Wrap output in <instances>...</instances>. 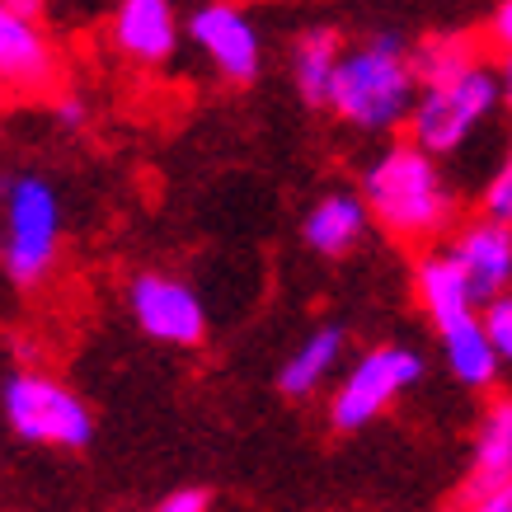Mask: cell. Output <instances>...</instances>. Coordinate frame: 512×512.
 <instances>
[{
	"mask_svg": "<svg viewBox=\"0 0 512 512\" xmlns=\"http://www.w3.org/2000/svg\"><path fill=\"white\" fill-rule=\"evenodd\" d=\"M419 99V66L414 47L400 33H372L362 43L343 47L339 76L329 90V113L357 132H395L409 127Z\"/></svg>",
	"mask_w": 512,
	"mask_h": 512,
	"instance_id": "cell-2",
	"label": "cell"
},
{
	"mask_svg": "<svg viewBox=\"0 0 512 512\" xmlns=\"http://www.w3.org/2000/svg\"><path fill=\"white\" fill-rule=\"evenodd\" d=\"M52 118L62 127H85V118H90V109L80 104L76 94H62V99H52Z\"/></svg>",
	"mask_w": 512,
	"mask_h": 512,
	"instance_id": "cell-23",
	"label": "cell"
},
{
	"mask_svg": "<svg viewBox=\"0 0 512 512\" xmlns=\"http://www.w3.org/2000/svg\"><path fill=\"white\" fill-rule=\"evenodd\" d=\"M188 38L198 43V52L207 62L217 66V76L231 80V85H249V80L259 76V66H264L259 29L231 0H212V5L193 10L188 15Z\"/></svg>",
	"mask_w": 512,
	"mask_h": 512,
	"instance_id": "cell-8",
	"label": "cell"
},
{
	"mask_svg": "<svg viewBox=\"0 0 512 512\" xmlns=\"http://www.w3.org/2000/svg\"><path fill=\"white\" fill-rule=\"evenodd\" d=\"M0 404H5V423H10V433L19 442L57 447V451L90 447V437H94L90 409H85V400H80L76 390H66L52 376L10 372L5 376V390H0Z\"/></svg>",
	"mask_w": 512,
	"mask_h": 512,
	"instance_id": "cell-5",
	"label": "cell"
},
{
	"mask_svg": "<svg viewBox=\"0 0 512 512\" xmlns=\"http://www.w3.org/2000/svg\"><path fill=\"white\" fill-rule=\"evenodd\" d=\"M372 226L400 245H433L456 226V188L433 151L419 141H395L362 170V188Z\"/></svg>",
	"mask_w": 512,
	"mask_h": 512,
	"instance_id": "cell-1",
	"label": "cell"
},
{
	"mask_svg": "<svg viewBox=\"0 0 512 512\" xmlns=\"http://www.w3.org/2000/svg\"><path fill=\"white\" fill-rule=\"evenodd\" d=\"M47 0H0V10H19V15H43Z\"/></svg>",
	"mask_w": 512,
	"mask_h": 512,
	"instance_id": "cell-25",
	"label": "cell"
},
{
	"mask_svg": "<svg viewBox=\"0 0 512 512\" xmlns=\"http://www.w3.org/2000/svg\"><path fill=\"white\" fill-rule=\"evenodd\" d=\"M423 376V357L404 343H376L339 376L329 395V428L334 433H362L372 428L404 390H414Z\"/></svg>",
	"mask_w": 512,
	"mask_h": 512,
	"instance_id": "cell-6",
	"label": "cell"
},
{
	"mask_svg": "<svg viewBox=\"0 0 512 512\" xmlns=\"http://www.w3.org/2000/svg\"><path fill=\"white\" fill-rule=\"evenodd\" d=\"M503 104L508 99H503L498 66L489 57H475V62L419 85V99L409 113V141H419L437 160H451L480 137Z\"/></svg>",
	"mask_w": 512,
	"mask_h": 512,
	"instance_id": "cell-3",
	"label": "cell"
},
{
	"mask_svg": "<svg viewBox=\"0 0 512 512\" xmlns=\"http://www.w3.org/2000/svg\"><path fill=\"white\" fill-rule=\"evenodd\" d=\"M0 80L10 99H43L62 80L57 43L47 38L38 15L0 10Z\"/></svg>",
	"mask_w": 512,
	"mask_h": 512,
	"instance_id": "cell-9",
	"label": "cell"
},
{
	"mask_svg": "<svg viewBox=\"0 0 512 512\" xmlns=\"http://www.w3.org/2000/svg\"><path fill=\"white\" fill-rule=\"evenodd\" d=\"M343 43L334 29H306L292 43V85L311 109H329V90L339 76Z\"/></svg>",
	"mask_w": 512,
	"mask_h": 512,
	"instance_id": "cell-17",
	"label": "cell"
},
{
	"mask_svg": "<svg viewBox=\"0 0 512 512\" xmlns=\"http://www.w3.org/2000/svg\"><path fill=\"white\" fill-rule=\"evenodd\" d=\"M512 480V395L484 404L480 423H475V442H470V489H494Z\"/></svg>",
	"mask_w": 512,
	"mask_h": 512,
	"instance_id": "cell-15",
	"label": "cell"
},
{
	"mask_svg": "<svg viewBox=\"0 0 512 512\" xmlns=\"http://www.w3.org/2000/svg\"><path fill=\"white\" fill-rule=\"evenodd\" d=\"M489 47L498 52H512V0H498V10L489 15Z\"/></svg>",
	"mask_w": 512,
	"mask_h": 512,
	"instance_id": "cell-22",
	"label": "cell"
},
{
	"mask_svg": "<svg viewBox=\"0 0 512 512\" xmlns=\"http://www.w3.org/2000/svg\"><path fill=\"white\" fill-rule=\"evenodd\" d=\"M498 76H503V99L512 109V52H498Z\"/></svg>",
	"mask_w": 512,
	"mask_h": 512,
	"instance_id": "cell-24",
	"label": "cell"
},
{
	"mask_svg": "<svg viewBox=\"0 0 512 512\" xmlns=\"http://www.w3.org/2000/svg\"><path fill=\"white\" fill-rule=\"evenodd\" d=\"M447 254L470 278L480 306L512 292V221L480 212L475 221H466V226H456L447 235Z\"/></svg>",
	"mask_w": 512,
	"mask_h": 512,
	"instance_id": "cell-10",
	"label": "cell"
},
{
	"mask_svg": "<svg viewBox=\"0 0 512 512\" xmlns=\"http://www.w3.org/2000/svg\"><path fill=\"white\" fill-rule=\"evenodd\" d=\"M414 296H419L423 315H428V325H433L437 334L484 311L475 287H470V278L461 273V264L451 259L447 249H428L419 259V268H414Z\"/></svg>",
	"mask_w": 512,
	"mask_h": 512,
	"instance_id": "cell-12",
	"label": "cell"
},
{
	"mask_svg": "<svg viewBox=\"0 0 512 512\" xmlns=\"http://www.w3.org/2000/svg\"><path fill=\"white\" fill-rule=\"evenodd\" d=\"M451 512H512V480L494 484V489H470Z\"/></svg>",
	"mask_w": 512,
	"mask_h": 512,
	"instance_id": "cell-20",
	"label": "cell"
},
{
	"mask_svg": "<svg viewBox=\"0 0 512 512\" xmlns=\"http://www.w3.org/2000/svg\"><path fill=\"white\" fill-rule=\"evenodd\" d=\"M62 254V198L43 174H10L5 179V235L0 259L15 287H38L57 268Z\"/></svg>",
	"mask_w": 512,
	"mask_h": 512,
	"instance_id": "cell-4",
	"label": "cell"
},
{
	"mask_svg": "<svg viewBox=\"0 0 512 512\" xmlns=\"http://www.w3.org/2000/svg\"><path fill=\"white\" fill-rule=\"evenodd\" d=\"M484 212L489 217H503L512 221V137L508 146H503V160H498V170L489 174V184H484Z\"/></svg>",
	"mask_w": 512,
	"mask_h": 512,
	"instance_id": "cell-18",
	"label": "cell"
},
{
	"mask_svg": "<svg viewBox=\"0 0 512 512\" xmlns=\"http://www.w3.org/2000/svg\"><path fill=\"white\" fill-rule=\"evenodd\" d=\"M343 348H348V334H343L339 325H320L315 334H306V343L282 362L278 390L287 395V400H306V395H315L329 376L339 372Z\"/></svg>",
	"mask_w": 512,
	"mask_h": 512,
	"instance_id": "cell-16",
	"label": "cell"
},
{
	"mask_svg": "<svg viewBox=\"0 0 512 512\" xmlns=\"http://www.w3.org/2000/svg\"><path fill=\"white\" fill-rule=\"evenodd\" d=\"M146 512H212V498L202 494V489H174V494H165L156 508H146Z\"/></svg>",
	"mask_w": 512,
	"mask_h": 512,
	"instance_id": "cell-21",
	"label": "cell"
},
{
	"mask_svg": "<svg viewBox=\"0 0 512 512\" xmlns=\"http://www.w3.org/2000/svg\"><path fill=\"white\" fill-rule=\"evenodd\" d=\"M484 325H489V334H494L503 367H512V292L494 296V301L484 306Z\"/></svg>",
	"mask_w": 512,
	"mask_h": 512,
	"instance_id": "cell-19",
	"label": "cell"
},
{
	"mask_svg": "<svg viewBox=\"0 0 512 512\" xmlns=\"http://www.w3.org/2000/svg\"><path fill=\"white\" fill-rule=\"evenodd\" d=\"M442 339V357H447V372L456 386L466 390H494L503 381V357H498V343L484 325V311L461 320L437 334Z\"/></svg>",
	"mask_w": 512,
	"mask_h": 512,
	"instance_id": "cell-14",
	"label": "cell"
},
{
	"mask_svg": "<svg viewBox=\"0 0 512 512\" xmlns=\"http://www.w3.org/2000/svg\"><path fill=\"white\" fill-rule=\"evenodd\" d=\"M109 38L127 62L165 66L179 47V15L170 0H118L109 19Z\"/></svg>",
	"mask_w": 512,
	"mask_h": 512,
	"instance_id": "cell-11",
	"label": "cell"
},
{
	"mask_svg": "<svg viewBox=\"0 0 512 512\" xmlns=\"http://www.w3.org/2000/svg\"><path fill=\"white\" fill-rule=\"evenodd\" d=\"M367 226H372V212H367L362 193H325L301 221V240L320 259H343L348 249L362 245Z\"/></svg>",
	"mask_w": 512,
	"mask_h": 512,
	"instance_id": "cell-13",
	"label": "cell"
},
{
	"mask_svg": "<svg viewBox=\"0 0 512 512\" xmlns=\"http://www.w3.org/2000/svg\"><path fill=\"white\" fill-rule=\"evenodd\" d=\"M127 306L146 339L170 343V348H198L207 339V311L198 292L170 273H137L127 287Z\"/></svg>",
	"mask_w": 512,
	"mask_h": 512,
	"instance_id": "cell-7",
	"label": "cell"
}]
</instances>
